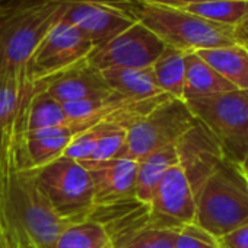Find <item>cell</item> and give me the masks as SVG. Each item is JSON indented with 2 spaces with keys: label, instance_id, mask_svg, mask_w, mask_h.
<instances>
[{
  "label": "cell",
  "instance_id": "obj_1",
  "mask_svg": "<svg viewBox=\"0 0 248 248\" xmlns=\"http://www.w3.org/2000/svg\"><path fill=\"white\" fill-rule=\"evenodd\" d=\"M66 0H6L0 3V76L24 73L34 51L63 18Z\"/></svg>",
  "mask_w": 248,
  "mask_h": 248
},
{
  "label": "cell",
  "instance_id": "obj_2",
  "mask_svg": "<svg viewBox=\"0 0 248 248\" xmlns=\"http://www.w3.org/2000/svg\"><path fill=\"white\" fill-rule=\"evenodd\" d=\"M126 11L165 46L186 53L235 44L232 27L210 22L180 8L130 0Z\"/></svg>",
  "mask_w": 248,
  "mask_h": 248
},
{
  "label": "cell",
  "instance_id": "obj_3",
  "mask_svg": "<svg viewBox=\"0 0 248 248\" xmlns=\"http://www.w3.org/2000/svg\"><path fill=\"white\" fill-rule=\"evenodd\" d=\"M194 223L215 238L248 223V183L239 164L225 161L202 186Z\"/></svg>",
  "mask_w": 248,
  "mask_h": 248
},
{
  "label": "cell",
  "instance_id": "obj_4",
  "mask_svg": "<svg viewBox=\"0 0 248 248\" xmlns=\"http://www.w3.org/2000/svg\"><path fill=\"white\" fill-rule=\"evenodd\" d=\"M193 115L215 136L225 159L241 164L248 155V91H229L186 101Z\"/></svg>",
  "mask_w": 248,
  "mask_h": 248
},
{
  "label": "cell",
  "instance_id": "obj_5",
  "mask_svg": "<svg viewBox=\"0 0 248 248\" xmlns=\"http://www.w3.org/2000/svg\"><path fill=\"white\" fill-rule=\"evenodd\" d=\"M34 178L53 210L69 225L91 217L93 191L88 171L78 161L60 156L41 168H32Z\"/></svg>",
  "mask_w": 248,
  "mask_h": 248
},
{
  "label": "cell",
  "instance_id": "obj_6",
  "mask_svg": "<svg viewBox=\"0 0 248 248\" xmlns=\"http://www.w3.org/2000/svg\"><path fill=\"white\" fill-rule=\"evenodd\" d=\"M196 123L197 118L184 99L170 98L127 129L126 143L118 158L139 161L152 152L175 145Z\"/></svg>",
  "mask_w": 248,
  "mask_h": 248
},
{
  "label": "cell",
  "instance_id": "obj_7",
  "mask_svg": "<svg viewBox=\"0 0 248 248\" xmlns=\"http://www.w3.org/2000/svg\"><path fill=\"white\" fill-rule=\"evenodd\" d=\"M92 50L93 44L75 25L60 19L30 59L28 79L34 83L54 76L85 60Z\"/></svg>",
  "mask_w": 248,
  "mask_h": 248
},
{
  "label": "cell",
  "instance_id": "obj_8",
  "mask_svg": "<svg viewBox=\"0 0 248 248\" xmlns=\"http://www.w3.org/2000/svg\"><path fill=\"white\" fill-rule=\"evenodd\" d=\"M165 47L152 31L135 21L126 31L105 44L95 47L86 60L98 70L143 69L151 67Z\"/></svg>",
  "mask_w": 248,
  "mask_h": 248
},
{
  "label": "cell",
  "instance_id": "obj_9",
  "mask_svg": "<svg viewBox=\"0 0 248 248\" xmlns=\"http://www.w3.org/2000/svg\"><path fill=\"white\" fill-rule=\"evenodd\" d=\"M196 199L190 183L180 168L171 167L158 184L149 203V226L180 231L194 223Z\"/></svg>",
  "mask_w": 248,
  "mask_h": 248
},
{
  "label": "cell",
  "instance_id": "obj_10",
  "mask_svg": "<svg viewBox=\"0 0 248 248\" xmlns=\"http://www.w3.org/2000/svg\"><path fill=\"white\" fill-rule=\"evenodd\" d=\"M62 19L75 25L93 44V48L105 44L135 24L126 6L80 0H66Z\"/></svg>",
  "mask_w": 248,
  "mask_h": 248
},
{
  "label": "cell",
  "instance_id": "obj_11",
  "mask_svg": "<svg viewBox=\"0 0 248 248\" xmlns=\"http://www.w3.org/2000/svg\"><path fill=\"white\" fill-rule=\"evenodd\" d=\"M175 148L178 165L186 174L196 199L202 186L226 161L223 151L215 136L200 121L175 143Z\"/></svg>",
  "mask_w": 248,
  "mask_h": 248
},
{
  "label": "cell",
  "instance_id": "obj_12",
  "mask_svg": "<svg viewBox=\"0 0 248 248\" xmlns=\"http://www.w3.org/2000/svg\"><path fill=\"white\" fill-rule=\"evenodd\" d=\"M82 165L91 178L95 207H107L138 200V161L115 158L102 162H83Z\"/></svg>",
  "mask_w": 248,
  "mask_h": 248
},
{
  "label": "cell",
  "instance_id": "obj_13",
  "mask_svg": "<svg viewBox=\"0 0 248 248\" xmlns=\"http://www.w3.org/2000/svg\"><path fill=\"white\" fill-rule=\"evenodd\" d=\"M34 83L60 104L96 98L112 92L107 85L102 72L89 64L86 59L54 76Z\"/></svg>",
  "mask_w": 248,
  "mask_h": 248
},
{
  "label": "cell",
  "instance_id": "obj_14",
  "mask_svg": "<svg viewBox=\"0 0 248 248\" xmlns=\"http://www.w3.org/2000/svg\"><path fill=\"white\" fill-rule=\"evenodd\" d=\"M82 132L85 129L78 123L63 127L25 132V154L31 168H41L63 156L70 140Z\"/></svg>",
  "mask_w": 248,
  "mask_h": 248
},
{
  "label": "cell",
  "instance_id": "obj_15",
  "mask_svg": "<svg viewBox=\"0 0 248 248\" xmlns=\"http://www.w3.org/2000/svg\"><path fill=\"white\" fill-rule=\"evenodd\" d=\"M235 91L212 66H209L197 53L186 54V80L183 99H194L215 93Z\"/></svg>",
  "mask_w": 248,
  "mask_h": 248
},
{
  "label": "cell",
  "instance_id": "obj_16",
  "mask_svg": "<svg viewBox=\"0 0 248 248\" xmlns=\"http://www.w3.org/2000/svg\"><path fill=\"white\" fill-rule=\"evenodd\" d=\"M112 92L132 99H148L164 92L159 89L152 66L143 69H107L101 70Z\"/></svg>",
  "mask_w": 248,
  "mask_h": 248
},
{
  "label": "cell",
  "instance_id": "obj_17",
  "mask_svg": "<svg viewBox=\"0 0 248 248\" xmlns=\"http://www.w3.org/2000/svg\"><path fill=\"white\" fill-rule=\"evenodd\" d=\"M235 89L248 91V51L238 44L196 51Z\"/></svg>",
  "mask_w": 248,
  "mask_h": 248
},
{
  "label": "cell",
  "instance_id": "obj_18",
  "mask_svg": "<svg viewBox=\"0 0 248 248\" xmlns=\"http://www.w3.org/2000/svg\"><path fill=\"white\" fill-rule=\"evenodd\" d=\"M177 164L178 155L175 145L162 148L139 159L136 170V199L145 204H149L167 171Z\"/></svg>",
  "mask_w": 248,
  "mask_h": 248
},
{
  "label": "cell",
  "instance_id": "obj_19",
  "mask_svg": "<svg viewBox=\"0 0 248 248\" xmlns=\"http://www.w3.org/2000/svg\"><path fill=\"white\" fill-rule=\"evenodd\" d=\"M27 132L44 130L70 126V121L63 109V104L50 96L44 89L34 83V93L27 107Z\"/></svg>",
  "mask_w": 248,
  "mask_h": 248
},
{
  "label": "cell",
  "instance_id": "obj_20",
  "mask_svg": "<svg viewBox=\"0 0 248 248\" xmlns=\"http://www.w3.org/2000/svg\"><path fill=\"white\" fill-rule=\"evenodd\" d=\"M186 51L165 47L152 64V70L159 89L177 99H183L186 80Z\"/></svg>",
  "mask_w": 248,
  "mask_h": 248
},
{
  "label": "cell",
  "instance_id": "obj_21",
  "mask_svg": "<svg viewBox=\"0 0 248 248\" xmlns=\"http://www.w3.org/2000/svg\"><path fill=\"white\" fill-rule=\"evenodd\" d=\"M54 248H114L105 228L95 220L70 225L57 239Z\"/></svg>",
  "mask_w": 248,
  "mask_h": 248
},
{
  "label": "cell",
  "instance_id": "obj_22",
  "mask_svg": "<svg viewBox=\"0 0 248 248\" xmlns=\"http://www.w3.org/2000/svg\"><path fill=\"white\" fill-rule=\"evenodd\" d=\"M184 11L215 24L235 27L248 12V0H213L184 8Z\"/></svg>",
  "mask_w": 248,
  "mask_h": 248
},
{
  "label": "cell",
  "instance_id": "obj_23",
  "mask_svg": "<svg viewBox=\"0 0 248 248\" xmlns=\"http://www.w3.org/2000/svg\"><path fill=\"white\" fill-rule=\"evenodd\" d=\"M178 231L146 226L114 244V248H175Z\"/></svg>",
  "mask_w": 248,
  "mask_h": 248
},
{
  "label": "cell",
  "instance_id": "obj_24",
  "mask_svg": "<svg viewBox=\"0 0 248 248\" xmlns=\"http://www.w3.org/2000/svg\"><path fill=\"white\" fill-rule=\"evenodd\" d=\"M126 135H127V130H124V129L115 126V124L109 123L107 132L102 135L92 156L86 162H102V161L118 158L124 143H126ZM80 164H83V162H80Z\"/></svg>",
  "mask_w": 248,
  "mask_h": 248
},
{
  "label": "cell",
  "instance_id": "obj_25",
  "mask_svg": "<svg viewBox=\"0 0 248 248\" xmlns=\"http://www.w3.org/2000/svg\"><path fill=\"white\" fill-rule=\"evenodd\" d=\"M175 248H219L217 238L196 223L183 226L178 231Z\"/></svg>",
  "mask_w": 248,
  "mask_h": 248
},
{
  "label": "cell",
  "instance_id": "obj_26",
  "mask_svg": "<svg viewBox=\"0 0 248 248\" xmlns=\"http://www.w3.org/2000/svg\"><path fill=\"white\" fill-rule=\"evenodd\" d=\"M219 248H248V223L217 238Z\"/></svg>",
  "mask_w": 248,
  "mask_h": 248
},
{
  "label": "cell",
  "instance_id": "obj_27",
  "mask_svg": "<svg viewBox=\"0 0 248 248\" xmlns=\"http://www.w3.org/2000/svg\"><path fill=\"white\" fill-rule=\"evenodd\" d=\"M135 2L154 3V5H162V6H170V8H180V9H184V8L191 6V5L204 3V2H213V0H135Z\"/></svg>",
  "mask_w": 248,
  "mask_h": 248
},
{
  "label": "cell",
  "instance_id": "obj_28",
  "mask_svg": "<svg viewBox=\"0 0 248 248\" xmlns=\"http://www.w3.org/2000/svg\"><path fill=\"white\" fill-rule=\"evenodd\" d=\"M233 40L235 44L241 46L248 51V12L244 16V19L233 27Z\"/></svg>",
  "mask_w": 248,
  "mask_h": 248
},
{
  "label": "cell",
  "instance_id": "obj_29",
  "mask_svg": "<svg viewBox=\"0 0 248 248\" xmlns=\"http://www.w3.org/2000/svg\"><path fill=\"white\" fill-rule=\"evenodd\" d=\"M80 2H98V3H108L117 6H127L130 0H80Z\"/></svg>",
  "mask_w": 248,
  "mask_h": 248
},
{
  "label": "cell",
  "instance_id": "obj_30",
  "mask_svg": "<svg viewBox=\"0 0 248 248\" xmlns=\"http://www.w3.org/2000/svg\"><path fill=\"white\" fill-rule=\"evenodd\" d=\"M239 167H241V170H242V172L245 174V175H248V155L244 158V161L239 164Z\"/></svg>",
  "mask_w": 248,
  "mask_h": 248
},
{
  "label": "cell",
  "instance_id": "obj_31",
  "mask_svg": "<svg viewBox=\"0 0 248 248\" xmlns=\"http://www.w3.org/2000/svg\"><path fill=\"white\" fill-rule=\"evenodd\" d=\"M0 140H2V127H0ZM0 178H2V156H0Z\"/></svg>",
  "mask_w": 248,
  "mask_h": 248
},
{
  "label": "cell",
  "instance_id": "obj_32",
  "mask_svg": "<svg viewBox=\"0 0 248 248\" xmlns=\"http://www.w3.org/2000/svg\"><path fill=\"white\" fill-rule=\"evenodd\" d=\"M2 2H6V0H0V3H2Z\"/></svg>",
  "mask_w": 248,
  "mask_h": 248
},
{
  "label": "cell",
  "instance_id": "obj_33",
  "mask_svg": "<svg viewBox=\"0 0 248 248\" xmlns=\"http://www.w3.org/2000/svg\"><path fill=\"white\" fill-rule=\"evenodd\" d=\"M245 177H247V183H248V175H245Z\"/></svg>",
  "mask_w": 248,
  "mask_h": 248
},
{
  "label": "cell",
  "instance_id": "obj_34",
  "mask_svg": "<svg viewBox=\"0 0 248 248\" xmlns=\"http://www.w3.org/2000/svg\"><path fill=\"white\" fill-rule=\"evenodd\" d=\"M0 248H3V247H2V244H0Z\"/></svg>",
  "mask_w": 248,
  "mask_h": 248
}]
</instances>
